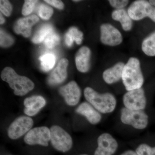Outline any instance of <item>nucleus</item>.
<instances>
[{
	"label": "nucleus",
	"mask_w": 155,
	"mask_h": 155,
	"mask_svg": "<svg viewBox=\"0 0 155 155\" xmlns=\"http://www.w3.org/2000/svg\"><path fill=\"white\" fill-rule=\"evenodd\" d=\"M84 93L87 101L101 114H110L115 110L117 101L112 94H100L90 87L84 89Z\"/></svg>",
	"instance_id": "1"
},
{
	"label": "nucleus",
	"mask_w": 155,
	"mask_h": 155,
	"mask_svg": "<svg viewBox=\"0 0 155 155\" xmlns=\"http://www.w3.org/2000/svg\"><path fill=\"white\" fill-rule=\"evenodd\" d=\"M122 79L127 91L142 88L144 83V78L138 59L132 57L129 59L124 66Z\"/></svg>",
	"instance_id": "2"
},
{
	"label": "nucleus",
	"mask_w": 155,
	"mask_h": 155,
	"mask_svg": "<svg viewBox=\"0 0 155 155\" xmlns=\"http://www.w3.org/2000/svg\"><path fill=\"white\" fill-rule=\"evenodd\" d=\"M1 78L8 83L16 95H25L34 88V83L32 81L25 76L18 75L11 67H6L3 69Z\"/></svg>",
	"instance_id": "3"
},
{
	"label": "nucleus",
	"mask_w": 155,
	"mask_h": 155,
	"mask_svg": "<svg viewBox=\"0 0 155 155\" xmlns=\"http://www.w3.org/2000/svg\"><path fill=\"white\" fill-rule=\"evenodd\" d=\"M120 120L123 124L130 125L138 130L146 128L148 124V116L143 110H134L124 107L121 110Z\"/></svg>",
	"instance_id": "4"
},
{
	"label": "nucleus",
	"mask_w": 155,
	"mask_h": 155,
	"mask_svg": "<svg viewBox=\"0 0 155 155\" xmlns=\"http://www.w3.org/2000/svg\"><path fill=\"white\" fill-rule=\"evenodd\" d=\"M127 11L132 20L138 21L148 17L155 22V7L149 2L144 0L134 1Z\"/></svg>",
	"instance_id": "5"
},
{
	"label": "nucleus",
	"mask_w": 155,
	"mask_h": 155,
	"mask_svg": "<svg viewBox=\"0 0 155 155\" xmlns=\"http://www.w3.org/2000/svg\"><path fill=\"white\" fill-rule=\"evenodd\" d=\"M51 142L53 147L59 151L66 152L72 146V137L66 130L58 125L51 127Z\"/></svg>",
	"instance_id": "6"
},
{
	"label": "nucleus",
	"mask_w": 155,
	"mask_h": 155,
	"mask_svg": "<svg viewBox=\"0 0 155 155\" xmlns=\"http://www.w3.org/2000/svg\"><path fill=\"white\" fill-rule=\"evenodd\" d=\"M124 107L130 110H141L147 106V99L144 90L142 88L128 91L122 98Z\"/></svg>",
	"instance_id": "7"
},
{
	"label": "nucleus",
	"mask_w": 155,
	"mask_h": 155,
	"mask_svg": "<svg viewBox=\"0 0 155 155\" xmlns=\"http://www.w3.org/2000/svg\"><path fill=\"white\" fill-rule=\"evenodd\" d=\"M24 140L26 144L30 145L38 144L47 147L51 140L50 129L45 126L35 127L26 134Z\"/></svg>",
	"instance_id": "8"
},
{
	"label": "nucleus",
	"mask_w": 155,
	"mask_h": 155,
	"mask_svg": "<svg viewBox=\"0 0 155 155\" xmlns=\"http://www.w3.org/2000/svg\"><path fill=\"white\" fill-rule=\"evenodd\" d=\"M33 125V120L30 117L20 116L15 119L9 126L8 135L11 139H17L28 132Z\"/></svg>",
	"instance_id": "9"
},
{
	"label": "nucleus",
	"mask_w": 155,
	"mask_h": 155,
	"mask_svg": "<svg viewBox=\"0 0 155 155\" xmlns=\"http://www.w3.org/2000/svg\"><path fill=\"white\" fill-rule=\"evenodd\" d=\"M97 142L98 146L94 155H113L119 147L116 139L108 133L101 134L98 137Z\"/></svg>",
	"instance_id": "10"
},
{
	"label": "nucleus",
	"mask_w": 155,
	"mask_h": 155,
	"mask_svg": "<svg viewBox=\"0 0 155 155\" xmlns=\"http://www.w3.org/2000/svg\"><path fill=\"white\" fill-rule=\"evenodd\" d=\"M101 41L105 45L116 46L121 44L122 36L119 30L113 25L104 23L101 26Z\"/></svg>",
	"instance_id": "11"
},
{
	"label": "nucleus",
	"mask_w": 155,
	"mask_h": 155,
	"mask_svg": "<svg viewBox=\"0 0 155 155\" xmlns=\"http://www.w3.org/2000/svg\"><path fill=\"white\" fill-rule=\"evenodd\" d=\"M60 94L64 97L66 103L70 106L76 105L81 97V91L75 81L69 82L59 90Z\"/></svg>",
	"instance_id": "12"
},
{
	"label": "nucleus",
	"mask_w": 155,
	"mask_h": 155,
	"mask_svg": "<svg viewBox=\"0 0 155 155\" xmlns=\"http://www.w3.org/2000/svg\"><path fill=\"white\" fill-rule=\"evenodd\" d=\"M75 112L85 117L89 123L92 125H96L102 119L101 114L88 102L81 103L76 109Z\"/></svg>",
	"instance_id": "13"
},
{
	"label": "nucleus",
	"mask_w": 155,
	"mask_h": 155,
	"mask_svg": "<svg viewBox=\"0 0 155 155\" xmlns=\"http://www.w3.org/2000/svg\"><path fill=\"white\" fill-rule=\"evenodd\" d=\"M68 61L64 58L59 61L56 68L48 78V83L50 85H55L64 82L67 77V68Z\"/></svg>",
	"instance_id": "14"
},
{
	"label": "nucleus",
	"mask_w": 155,
	"mask_h": 155,
	"mask_svg": "<svg viewBox=\"0 0 155 155\" xmlns=\"http://www.w3.org/2000/svg\"><path fill=\"white\" fill-rule=\"evenodd\" d=\"M39 19L38 17L35 15L18 19L14 25V31L17 34H21L28 38L31 34V27L38 22Z\"/></svg>",
	"instance_id": "15"
},
{
	"label": "nucleus",
	"mask_w": 155,
	"mask_h": 155,
	"mask_svg": "<svg viewBox=\"0 0 155 155\" xmlns=\"http://www.w3.org/2000/svg\"><path fill=\"white\" fill-rule=\"evenodd\" d=\"M46 104L45 100L41 96H33L26 98L24 101V113L28 116H35L45 106Z\"/></svg>",
	"instance_id": "16"
},
{
	"label": "nucleus",
	"mask_w": 155,
	"mask_h": 155,
	"mask_svg": "<svg viewBox=\"0 0 155 155\" xmlns=\"http://www.w3.org/2000/svg\"><path fill=\"white\" fill-rule=\"evenodd\" d=\"M91 50L87 47L80 48L75 55V61L78 71L82 73L88 72L90 68Z\"/></svg>",
	"instance_id": "17"
},
{
	"label": "nucleus",
	"mask_w": 155,
	"mask_h": 155,
	"mask_svg": "<svg viewBox=\"0 0 155 155\" xmlns=\"http://www.w3.org/2000/svg\"><path fill=\"white\" fill-rule=\"evenodd\" d=\"M125 65L122 62H119L113 67L105 70L103 73V78L105 82L107 84H111L116 83L122 79Z\"/></svg>",
	"instance_id": "18"
},
{
	"label": "nucleus",
	"mask_w": 155,
	"mask_h": 155,
	"mask_svg": "<svg viewBox=\"0 0 155 155\" xmlns=\"http://www.w3.org/2000/svg\"><path fill=\"white\" fill-rule=\"evenodd\" d=\"M112 17L114 20L120 22L122 28L125 31H129L131 30L133 26L132 19L127 11L125 9L114 10L112 12Z\"/></svg>",
	"instance_id": "19"
},
{
	"label": "nucleus",
	"mask_w": 155,
	"mask_h": 155,
	"mask_svg": "<svg viewBox=\"0 0 155 155\" xmlns=\"http://www.w3.org/2000/svg\"><path fill=\"white\" fill-rule=\"evenodd\" d=\"M83 38V34L75 27H71L66 34L65 42L67 46L70 47L75 41L77 44H81Z\"/></svg>",
	"instance_id": "20"
},
{
	"label": "nucleus",
	"mask_w": 155,
	"mask_h": 155,
	"mask_svg": "<svg viewBox=\"0 0 155 155\" xmlns=\"http://www.w3.org/2000/svg\"><path fill=\"white\" fill-rule=\"evenodd\" d=\"M142 50L147 55L155 56V31L143 40L142 44Z\"/></svg>",
	"instance_id": "21"
},
{
	"label": "nucleus",
	"mask_w": 155,
	"mask_h": 155,
	"mask_svg": "<svg viewBox=\"0 0 155 155\" xmlns=\"http://www.w3.org/2000/svg\"><path fill=\"white\" fill-rule=\"evenodd\" d=\"M54 31L53 26L50 24H45L41 27L36 31L32 38V41L35 44H39L44 41L46 37Z\"/></svg>",
	"instance_id": "22"
},
{
	"label": "nucleus",
	"mask_w": 155,
	"mask_h": 155,
	"mask_svg": "<svg viewBox=\"0 0 155 155\" xmlns=\"http://www.w3.org/2000/svg\"><path fill=\"white\" fill-rule=\"evenodd\" d=\"M41 69L45 72H48L52 69L56 62L55 56L53 54L48 53L39 58Z\"/></svg>",
	"instance_id": "23"
},
{
	"label": "nucleus",
	"mask_w": 155,
	"mask_h": 155,
	"mask_svg": "<svg viewBox=\"0 0 155 155\" xmlns=\"http://www.w3.org/2000/svg\"><path fill=\"white\" fill-rule=\"evenodd\" d=\"M60 41V37L54 31L46 37L44 41L45 45L47 48L51 49L58 45Z\"/></svg>",
	"instance_id": "24"
},
{
	"label": "nucleus",
	"mask_w": 155,
	"mask_h": 155,
	"mask_svg": "<svg viewBox=\"0 0 155 155\" xmlns=\"http://www.w3.org/2000/svg\"><path fill=\"white\" fill-rule=\"evenodd\" d=\"M14 39L5 31L1 29L0 31V45L2 47H8L14 44Z\"/></svg>",
	"instance_id": "25"
},
{
	"label": "nucleus",
	"mask_w": 155,
	"mask_h": 155,
	"mask_svg": "<svg viewBox=\"0 0 155 155\" xmlns=\"http://www.w3.org/2000/svg\"><path fill=\"white\" fill-rule=\"evenodd\" d=\"M54 11L52 8L45 4H41L38 9L39 16L42 19H49L53 15Z\"/></svg>",
	"instance_id": "26"
},
{
	"label": "nucleus",
	"mask_w": 155,
	"mask_h": 155,
	"mask_svg": "<svg viewBox=\"0 0 155 155\" xmlns=\"http://www.w3.org/2000/svg\"><path fill=\"white\" fill-rule=\"evenodd\" d=\"M135 151L139 155H155V147H152L146 143L140 144Z\"/></svg>",
	"instance_id": "27"
},
{
	"label": "nucleus",
	"mask_w": 155,
	"mask_h": 155,
	"mask_svg": "<svg viewBox=\"0 0 155 155\" xmlns=\"http://www.w3.org/2000/svg\"><path fill=\"white\" fill-rule=\"evenodd\" d=\"M38 2L34 0H26L25 1L22 9V14L24 16H27L32 13L35 4Z\"/></svg>",
	"instance_id": "28"
},
{
	"label": "nucleus",
	"mask_w": 155,
	"mask_h": 155,
	"mask_svg": "<svg viewBox=\"0 0 155 155\" xmlns=\"http://www.w3.org/2000/svg\"><path fill=\"white\" fill-rule=\"evenodd\" d=\"M0 10L1 13L5 16L9 17L12 11V7L11 3L8 1L1 0L0 1Z\"/></svg>",
	"instance_id": "29"
},
{
	"label": "nucleus",
	"mask_w": 155,
	"mask_h": 155,
	"mask_svg": "<svg viewBox=\"0 0 155 155\" xmlns=\"http://www.w3.org/2000/svg\"><path fill=\"white\" fill-rule=\"evenodd\" d=\"M110 5L113 8L116 9H122L127 5L129 1L127 0H110L109 1Z\"/></svg>",
	"instance_id": "30"
},
{
	"label": "nucleus",
	"mask_w": 155,
	"mask_h": 155,
	"mask_svg": "<svg viewBox=\"0 0 155 155\" xmlns=\"http://www.w3.org/2000/svg\"><path fill=\"white\" fill-rule=\"evenodd\" d=\"M45 2L49 5L54 6L55 8L60 10L64 9V4L62 1H58V0H45Z\"/></svg>",
	"instance_id": "31"
},
{
	"label": "nucleus",
	"mask_w": 155,
	"mask_h": 155,
	"mask_svg": "<svg viewBox=\"0 0 155 155\" xmlns=\"http://www.w3.org/2000/svg\"><path fill=\"white\" fill-rule=\"evenodd\" d=\"M120 155H139L135 151L133 150H127L122 153Z\"/></svg>",
	"instance_id": "32"
},
{
	"label": "nucleus",
	"mask_w": 155,
	"mask_h": 155,
	"mask_svg": "<svg viewBox=\"0 0 155 155\" xmlns=\"http://www.w3.org/2000/svg\"><path fill=\"white\" fill-rule=\"evenodd\" d=\"M0 24H2L5 22V19L3 17L2 15V13L0 14Z\"/></svg>",
	"instance_id": "33"
},
{
	"label": "nucleus",
	"mask_w": 155,
	"mask_h": 155,
	"mask_svg": "<svg viewBox=\"0 0 155 155\" xmlns=\"http://www.w3.org/2000/svg\"><path fill=\"white\" fill-rule=\"evenodd\" d=\"M149 2L152 5L155 7V0H151V1H149Z\"/></svg>",
	"instance_id": "34"
},
{
	"label": "nucleus",
	"mask_w": 155,
	"mask_h": 155,
	"mask_svg": "<svg viewBox=\"0 0 155 155\" xmlns=\"http://www.w3.org/2000/svg\"><path fill=\"white\" fill-rule=\"evenodd\" d=\"M87 155V154H81V155Z\"/></svg>",
	"instance_id": "35"
}]
</instances>
